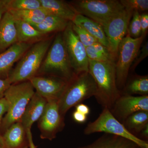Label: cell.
<instances>
[{"label":"cell","mask_w":148,"mask_h":148,"mask_svg":"<svg viewBox=\"0 0 148 148\" xmlns=\"http://www.w3.org/2000/svg\"><path fill=\"white\" fill-rule=\"evenodd\" d=\"M88 72L95 81L97 92L95 97L103 108L110 110L121 95L117 87L115 62H99L89 59Z\"/></svg>","instance_id":"cell-1"},{"label":"cell","mask_w":148,"mask_h":148,"mask_svg":"<svg viewBox=\"0 0 148 148\" xmlns=\"http://www.w3.org/2000/svg\"><path fill=\"white\" fill-rule=\"evenodd\" d=\"M96 92V84L89 72L75 74L68 82L58 99V108L61 115L64 117L70 109L92 96L95 97Z\"/></svg>","instance_id":"cell-2"},{"label":"cell","mask_w":148,"mask_h":148,"mask_svg":"<svg viewBox=\"0 0 148 148\" xmlns=\"http://www.w3.org/2000/svg\"><path fill=\"white\" fill-rule=\"evenodd\" d=\"M53 38L35 42L27 51L11 71L8 79L11 84L29 81L36 75Z\"/></svg>","instance_id":"cell-3"},{"label":"cell","mask_w":148,"mask_h":148,"mask_svg":"<svg viewBox=\"0 0 148 148\" xmlns=\"http://www.w3.org/2000/svg\"><path fill=\"white\" fill-rule=\"evenodd\" d=\"M35 92L29 81L11 85L6 90L4 97L7 102L8 108L3 118L1 130L4 132L12 125L20 121Z\"/></svg>","instance_id":"cell-4"},{"label":"cell","mask_w":148,"mask_h":148,"mask_svg":"<svg viewBox=\"0 0 148 148\" xmlns=\"http://www.w3.org/2000/svg\"><path fill=\"white\" fill-rule=\"evenodd\" d=\"M37 74L54 76L68 81L75 74L66 52L62 32L56 35Z\"/></svg>","instance_id":"cell-5"},{"label":"cell","mask_w":148,"mask_h":148,"mask_svg":"<svg viewBox=\"0 0 148 148\" xmlns=\"http://www.w3.org/2000/svg\"><path fill=\"white\" fill-rule=\"evenodd\" d=\"M77 14L104 24L124 9L118 0H75L69 2Z\"/></svg>","instance_id":"cell-6"},{"label":"cell","mask_w":148,"mask_h":148,"mask_svg":"<svg viewBox=\"0 0 148 148\" xmlns=\"http://www.w3.org/2000/svg\"><path fill=\"white\" fill-rule=\"evenodd\" d=\"M145 38L141 36L133 38L126 36L119 43L115 61V70L117 87L120 91L125 85L131 66Z\"/></svg>","instance_id":"cell-7"},{"label":"cell","mask_w":148,"mask_h":148,"mask_svg":"<svg viewBox=\"0 0 148 148\" xmlns=\"http://www.w3.org/2000/svg\"><path fill=\"white\" fill-rule=\"evenodd\" d=\"M102 132L130 140L140 148H148V142L139 139L131 134L108 108H103L98 118L94 121L89 122L84 130V134L85 135Z\"/></svg>","instance_id":"cell-8"},{"label":"cell","mask_w":148,"mask_h":148,"mask_svg":"<svg viewBox=\"0 0 148 148\" xmlns=\"http://www.w3.org/2000/svg\"><path fill=\"white\" fill-rule=\"evenodd\" d=\"M63 40L69 61L75 74L88 72L89 59L86 47L79 39L72 28V22L62 32Z\"/></svg>","instance_id":"cell-9"},{"label":"cell","mask_w":148,"mask_h":148,"mask_svg":"<svg viewBox=\"0 0 148 148\" xmlns=\"http://www.w3.org/2000/svg\"><path fill=\"white\" fill-rule=\"evenodd\" d=\"M133 14L124 9L101 25L108 42L109 50L116 58L119 45L127 33Z\"/></svg>","instance_id":"cell-10"},{"label":"cell","mask_w":148,"mask_h":148,"mask_svg":"<svg viewBox=\"0 0 148 148\" xmlns=\"http://www.w3.org/2000/svg\"><path fill=\"white\" fill-rule=\"evenodd\" d=\"M58 101H47L44 111L39 119L38 126L42 139L52 140L64 128V117L59 112Z\"/></svg>","instance_id":"cell-11"},{"label":"cell","mask_w":148,"mask_h":148,"mask_svg":"<svg viewBox=\"0 0 148 148\" xmlns=\"http://www.w3.org/2000/svg\"><path fill=\"white\" fill-rule=\"evenodd\" d=\"M110 110L123 124L129 116L136 112H148V95L135 96L121 94Z\"/></svg>","instance_id":"cell-12"},{"label":"cell","mask_w":148,"mask_h":148,"mask_svg":"<svg viewBox=\"0 0 148 148\" xmlns=\"http://www.w3.org/2000/svg\"><path fill=\"white\" fill-rule=\"evenodd\" d=\"M29 81L35 91L47 101H58L68 82L64 79L52 75H36Z\"/></svg>","instance_id":"cell-13"},{"label":"cell","mask_w":148,"mask_h":148,"mask_svg":"<svg viewBox=\"0 0 148 148\" xmlns=\"http://www.w3.org/2000/svg\"><path fill=\"white\" fill-rule=\"evenodd\" d=\"M33 44L17 42L0 53V79L8 78L14 64L22 57Z\"/></svg>","instance_id":"cell-14"},{"label":"cell","mask_w":148,"mask_h":148,"mask_svg":"<svg viewBox=\"0 0 148 148\" xmlns=\"http://www.w3.org/2000/svg\"><path fill=\"white\" fill-rule=\"evenodd\" d=\"M18 42L15 18L7 12L0 23V53Z\"/></svg>","instance_id":"cell-15"},{"label":"cell","mask_w":148,"mask_h":148,"mask_svg":"<svg viewBox=\"0 0 148 148\" xmlns=\"http://www.w3.org/2000/svg\"><path fill=\"white\" fill-rule=\"evenodd\" d=\"M47 103L45 99L35 92L28 103L20 121L26 130L31 129L33 124L40 119Z\"/></svg>","instance_id":"cell-16"},{"label":"cell","mask_w":148,"mask_h":148,"mask_svg":"<svg viewBox=\"0 0 148 148\" xmlns=\"http://www.w3.org/2000/svg\"><path fill=\"white\" fill-rule=\"evenodd\" d=\"M2 136L4 148L29 147L27 130L20 122L12 125Z\"/></svg>","instance_id":"cell-17"},{"label":"cell","mask_w":148,"mask_h":148,"mask_svg":"<svg viewBox=\"0 0 148 148\" xmlns=\"http://www.w3.org/2000/svg\"><path fill=\"white\" fill-rule=\"evenodd\" d=\"M77 148H140L134 142L125 138L105 133L91 144Z\"/></svg>","instance_id":"cell-18"},{"label":"cell","mask_w":148,"mask_h":148,"mask_svg":"<svg viewBox=\"0 0 148 148\" xmlns=\"http://www.w3.org/2000/svg\"><path fill=\"white\" fill-rule=\"evenodd\" d=\"M42 7L49 13L73 21L77 14L69 2L62 0H40Z\"/></svg>","instance_id":"cell-19"},{"label":"cell","mask_w":148,"mask_h":148,"mask_svg":"<svg viewBox=\"0 0 148 148\" xmlns=\"http://www.w3.org/2000/svg\"><path fill=\"white\" fill-rule=\"evenodd\" d=\"M72 22L73 24L81 26L93 38H95L98 42L105 46L109 49V43L107 37L103 27L99 23L79 14H77L73 21Z\"/></svg>","instance_id":"cell-20"},{"label":"cell","mask_w":148,"mask_h":148,"mask_svg":"<svg viewBox=\"0 0 148 148\" xmlns=\"http://www.w3.org/2000/svg\"><path fill=\"white\" fill-rule=\"evenodd\" d=\"M121 94L140 96L148 95V76L132 75L128 77Z\"/></svg>","instance_id":"cell-21"},{"label":"cell","mask_w":148,"mask_h":148,"mask_svg":"<svg viewBox=\"0 0 148 148\" xmlns=\"http://www.w3.org/2000/svg\"><path fill=\"white\" fill-rule=\"evenodd\" d=\"M69 22L68 20L49 14L41 23L32 26L40 33L47 35L52 32H64Z\"/></svg>","instance_id":"cell-22"},{"label":"cell","mask_w":148,"mask_h":148,"mask_svg":"<svg viewBox=\"0 0 148 148\" xmlns=\"http://www.w3.org/2000/svg\"><path fill=\"white\" fill-rule=\"evenodd\" d=\"M18 42L34 44L44 39L46 35L38 31L31 24L15 19Z\"/></svg>","instance_id":"cell-23"},{"label":"cell","mask_w":148,"mask_h":148,"mask_svg":"<svg viewBox=\"0 0 148 148\" xmlns=\"http://www.w3.org/2000/svg\"><path fill=\"white\" fill-rule=\"evenodd\" d=\"M8 11L15 19L24 21L32 26L41 23L49 14L42 7L36 9Z\"/></svg>","instance_id":"cell-24"},{"label":"cell","mask_w":148,"mask_h":148,"mask_svg":"<svg viewBox=\"0 0 148 148\" xmlns=\"http://www.w3.org/2000/svg\"><path fill=\"white\" fill-rule=\"evenodd\" d=\"M148 124V112L138 111L129 116L123 124L130 132L137 137L141 130Z\"/></svg>","instance_id":"cell-25"},{"label":"cell","mask_w":148,"mask_h":148,"mask_svg":"<svg viewBox=\"0 0 148 148\" xmlns=\"http://www.w3.org/2000/svg\"><path fill=\"white\" fill-rule=\"evenodd\" d=\"M88 59L99 62L115 61L116 57L110 50L100 43L97 42L86 47Z\"/></svg>","instance_id":"cell-26"},{"label":"cell","mask_w":148,"mask_h":148,"mask_svg":"<svg viewBox=\"0 0 148 148\" xmlns=\"http://www.w3.org/2000/svg\"><path fill=\"white\" fill-rule=\"evenodd\" d=\"M8 11L36 9L42 8L40 0H6Z\"/></svg>","instance_id":"cell-27"},{"label":"cell","mask_w":148,"mask_h":148,"mask_svg":"<svg viewBox=\"0 0 148 148\" xmlns=\"http://www.w3.org/2000/svg\"><path fill=\"white\" fill-rule=\"evenodd\" d=\"M120 2L125 10L134 13L147 12L148 10V0H120Z\"/></svg>","instance_id":"cell-28"},{"label":"cell","mask_w":148,"mask_h":148,"mask_svg":"<svg viewBox=\"0 0 148 148\" xmlns=\"http://www.w3.org/2000/svg\"><path fill=\"white\" fill-rule=\"evenodd\" d=\"M72 28L74 32L77 36L79 39L85 47H88L95 42H98L95 38H93L81 26L72 23Z\"/></svg>","instance_id":"cell-29"},{"label":"cell","mask_w":148,"mask_h":148,"mask_svg":"<svg viewBox=\"0 0 148 148\" xmlns=\"http://www.w3.org/2000/svg\"><path fill=\"white\" fill-rule=\"evenodd\" d=\"M140 14L138 12H135L133 13L127 28V36L133 38H137L141 36L142 31L140 20Z\"/></svg>","instance_id":"cell-30"},{"label":"cell","mask_w":148,"mask_h":148,"mask_svg":"<svg viewBox=\"0 0 148 148\" xmlns=\"http://www.w3.org/2000/svg\"><path fill=\"white\" fill-rule=\"evenodd\" d=\"M148 55V42H146L144 45L142 47L141 49H140L138 55L133 61L132 66L130 68V71H134L136 67L143 61L147 58Z\"/></svg>","instance_id":"cell-31"},{"label":"cell","mask_w":148,"mask_h":148,"mask_svg":"<svg viewBox=\"0 0 148 148\" xmlns=\"http://www.w3.org/2000/svg\"><path fill=\"white\" fill-rule=\"evenodd\" d=\"M140 20L142 34L141 36L145 37L148 29V14L147 12L140 14Z\"/></svg>","instance_id":"cell-32"},{"label":"cell","mask_w":148,"mask_h":148,"mask_svg":"<svg viewBox=\"0 0 148 148\" xmlns=\"http://www.w3.org/2000/svg\"><path fill=\"white\" fill-rule=\"evenodd\" d=\"M7 102L4 97L0 100V134H1V127L4 115L6 114L8 110Z\"/></svg>","instance_id":"cell-33"},{"label":"cell","mask_w":148,"mask_h":148,"mask_svg":"<svg viewBox=\"0 0 148 148\" xmlns=\"http://www.w3.org/2000/svg\"><path fill=\"white\" fill-rule=\"evenodd\" d=\"M11 85L8 78L5 79H0V100L4 97L6 90Z\"/></svg>","instance_id":"cell-34"},{"label":"cell","mask_w":148,"mask_h":148,"mask_svg":"<svg viewBox=\"0 0 148 148\" xmlns=\"http://www.w3.org/2000/svg\"><path fill=\"white\" fill-rule=\"evenodd\" d=\"M73 116L74 120L79 123H84L87 119V116L76 110L73 113Z\"/></svg>","instance_id":"cell-35"},{"label":"cell","mask_w":148,"mask_h":148,"mask_svg":"<svg viewBox=\"0 0 148 148\" xmlns=\"http://www.w3.org/2000/svg\"><path fill=\"white\" fill-rule=\"evenodd\" d=\"M76 111L79 112L85 115H88L90 113V109L89 107L85 104H83V103H80L78 105H77L75 106Z\"/></svg>","instance_id":"cell-36"},{"label":"cell","mask_w":148,"mask_h":148,"mask_svg":"<svg viewBox=\"0 0 148 148\" xmlns=\"http://www.w3.org/2000/svg\"><path fill=\"white\" fill-rule=\"evenodd\" d=\"M137 138L148 142V124L145 126L137 135Z\"/></svg>","instance_id":"cell-37"},{"label":"cell","mask_w":148,"mask_h":148,"mask_svg":"<svg viewBox=\"0 0 148 148\" xmlns=\"http://www.w3.org/2000/svg\"><path fill=\"white\" fill-rule=\"evenodd\" d=\"M8 11L6 5V0H0V23L5 14Z\"/></svg>","instance_id":"cell-38"},{"label":"cell","mask_w":148,"mask_h":148,"mask_svg":"<svg viewBox=\"0 0 148 148\" xmlns=\"http://www.w3.org/2000/svg\"><path fill=\"white\" fill-rule=\"evenodd\" d=\"M27 137L29 143V148H36L35 146L34 141H33V136H32V132L31 129H28L27 130Z\"/></svg>","instance_id":"cell-39"},{"label":"cell","mask_w":148,"mask_h":148,"mask_svg":"<svg viewBox=\"0 0 148 148\" xmlns=\"http://www.w3.org/2000/svg\"><path fill=\"white\" fill-rule=\"evenodd\" d=\"M0 146L4 148V145L2 135H1V134H0Z\"/></svg>","instance_id":"cell-40"},{"label":"cell","mask_w":148,"mask_h":148,"mask_svg":"<svg viewBox=\"0 0 148 148\" xmlns=\"http://www.w3.org/2000/svg\"><path fill=\"white\" fill-rule=\"evenodd\" d=\"M0 148H4V147H1V146H0Z\"/></svg>","instance_id":"cell-41"}]
</instances>
